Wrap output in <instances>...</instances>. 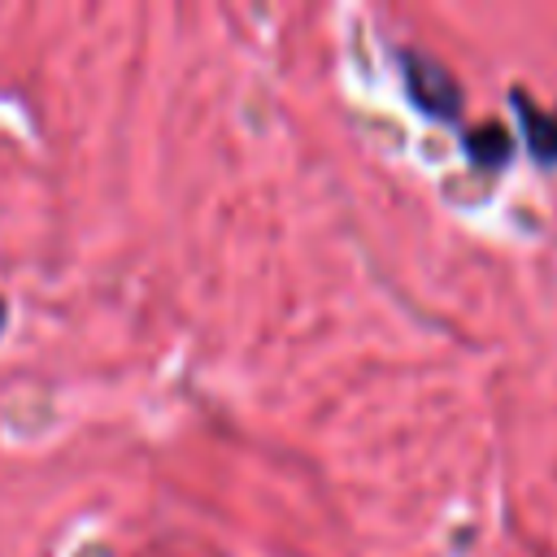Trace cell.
<instances>
[{"label": "cell", "instance_id": "cell-1", "mask_svg": "<svg viewBox=\"0 0 557 557\" xmlns=\"http://www.w3.org/2000/svg\"><path fill=\"white\" fill-rule=\"evenodd\" d=\"M396 57H400V83H405L409 104L435 122H457L461 117V83L453 78V70L418 48H400Z\"/></svg>", "mask_w": 557, "mask_h": 557}, {"label": "cell", "instance_id": "cell-2", "mask_svg": "<svg viewBox=\"0 0 557 557\" xmlns=\"http://www.w3.org/2000/svg\"><path fill=\"white\" fill-rule=\"evenodd\" d=\"M509 100H513V113H518V122H522V135H527L531 157H535L540 165L557 170V104H553V109H548V104H535L522 87H513Z\"/></svg>", "mask_w": 557, "mask_h": 557}, {"label": "cell", "instance_id": "cell-3", "mask_svg": "<svg viewBox=\"0 0 557 557\" xmlns=\"http://www.w3.org/2000/svg\"><path fill=\"white\" fill-rule=\"evenodd\" d=\"M466 157H470L474 170L492 174L513 157V135L500 122H479V126L466 131Z\"/></svg>", "mask_w": 557, "mask_h": 557}, {"label": "cell", "instance_id": "cell-4", "mask_svg": "<svg viewBox=\"0 0 557 557\" xmlns=\"http://www.w3.org/2000/svg\"><path fill=\"white\" fill-rule=\"evenodd\" d=\"M4 322H9V300L0 296V331H4Z\"/></svg>", "mask_w": 557, "mask_h": 557}]
</instances>
